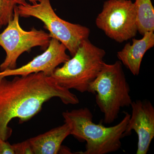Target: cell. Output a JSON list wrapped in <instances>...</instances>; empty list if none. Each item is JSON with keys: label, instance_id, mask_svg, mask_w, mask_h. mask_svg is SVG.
I'll list each match as a JSON object with an SVG mask.
<instances>
[{"label": "cell", "instance_id": "obj_16", "mask_svg": "<svg viewBox=\"0 0 154 154\" xmlns=\"http://www.w3.org/2000/svg\"><path fill=\"white\" fill-rule=\"evenodd\" d=\"M15 1L18 5H24L28 4L27 1H29L30 2L32 3V4H36L39 2V0H15Z\"/></svg>", "mask_w": 154, "mask_h": 154}, {"label": "cell", "instance_id": "obj_9", "mask_svg": "<svg viewBox=\"0 0 154 154\" xmlns=\"http://www.w3.org/2000/svg\"><path fill=\"white\" fill-rule=\"evenodd\" d=\"M131 115L124 137L129 135L131 131L138 137L137 154H146L154 137V107L149 100L132 101Z\"/></svg>", "mask_w": 154, "mask_h": 154}, {"label": "cell", "instance_id": "obj_3", "mask_svg": "<svg viewBox=\"0 0 154 154\" xmlns=\"http://www.w3.org/2000/svg\"><path fill=\"white\" fill-rule=\"evenodd\" d=\"M88 92L96 94V104L104 114L106 124L113 123L121 108L130 107L132 102L129 85L119 60L112 64L104 63Z\"/></svg>", "mask_w": 154, "mask_h": 154}, {"label": "cell", "instance_id": "obj_1", "mask_svg": "<svg viewBox=\"0 0 154 154\" xmlns=\"http://www.w3.org/2000/svg\"><path fill=\"white\" fill-rule=\"evenodd\" d=\"M53 98H59L65 105L79 102L70 90L43 72L15 76L12 80L0 78V138L7 141L11 136L12 129L8 125L13 119H19L21 123L28 121Z\"/></svg>", "mask_w": 154, "mask_h": 154}, {"label": "cell", "instance_id": "obj_17", "mask_svg": "<svg viewBox=\"0 0 154 154\" xmlns=\"http://www.w3.org/2000/svg\"><path fill=\"white\" fill-rule=\"evenodd\" d=\"M130 1H133V0H130Z\"/></svg>", "mask_w": 154, "mask_h": 154}, {"label": "cell", "instance_id": "obj_5", "mask_svg": "<svg viewBox=\"0 0 154 154\" xmlns=\"http://www.w3.org/2000/svg\"><path fill=\"white\" fill-rule=\"evenodd\" d=\"M17 8L20 17H34L43 22L51 38L62 43L72 57L90 36L91 30L88 27L70 23L59 17L53 9L50 0H39L32 5H19Z\"/></svg>", "mask_w": 154, "mask_h": 154}, {"label": "cell", "instance_id": "obj_14", "mask_svg": "<svg viewBox=\"0 0 154 154\" xmlns=\"http://www.w3.org/2000/svg\"><path fill=\"white\" fill-rule=\"evenodd\" d=\"M15 154H33L28 140L12 145Z\"/></svg>", "mask_w": 154, "mask_h": 154}, {"label": "cell", "instance_id": "obj_15", "mask_svg": "<svg viewBox=\"0 0 154 154\" xmlns=\"http://www.w3.org/2000/svg\"><path fill=\"white\" fill-rule=\"evenodd\" d=\"M0 154H15L13 146L0 138Z\"/></svg>", "mask_w": 154, "mask_h": 154}, {"label": "cell", "instance_id": "obj_4", "mask_svg": "<svg viewBox=\"0 0 154 154\" xmlns=\"http://www.w3.org/2000/svg\"><path fill=\"white\" fill-rule=\"evenodd\" d=\"M106 52L93 44L89 39L84 40L76 52L57 67L51 76L61 87L81 93L88 92L91 83L102 69Z\"/></svg>", "mask_w": 154, "mask_h": 154}, {"label": "cell", "instance_id": "obj_2", "mask_svg": "<svg viewBox=\"0 0 154 154\" xmlns=\"http://www.w3.org/2000/svg\"><path fill=\"white\" fill-rule=\"evenodd\" d=\"M123 119L113 126L96 124L88 107L63 112L65 122L71 128V135L80 140H85V150L82 154H106L117 151L121 148L131 115L124 112Z\"/></svg>", "mask_w": 154, "mask_h": 154}, {"label": "cell", "instance_id": "obj_12", "mask_svg": "<svg viewBox=\"0 0 154 154\" xmlns=\"http://www.w3.org/2000/svg\"><path fill=\"white\" fill-rule=\"evenodd\" d=\"M137 32L141 35L154 31V8L151 0H134Z\"/></svg>", "mask_w": 154, "mask_h": 154}, {"label": "cell", "instance_id": "obj_10", "mask_svg": "<svg viewBox=\"0 0 154 154\" xmlns=\"http://www.w3.org/2000/svg\"><path fill=\"white\" fill-rule=\"evenodd\" d=\"M154 46V32H147L143 35L141 39L133 38L132 44L126 43L123 48L117 52V57L122 64L134 75H138L144 55Z\"/></svg>", "mask_w": 154, "mask_h": 154}, {"label": "cell", "instance_id": "obj_7", "mask_svg": "<svg viewBox=\"0 0 154 154\" xmlns=\"http://www.w3.org/2000/svg\"><path fill=\"white\" fill-rule=\"evenodd\" d=\"M97 28L119 43L134 38L137 33L135 10L130 0H107L96 19Z\"/></svg>", "mask_w": 154, "mask_h": 154}, {"label": "cell", "instance_id": "obj_6", "mask_svg": "<svg viewBox=\"0 0 154 154\" xmlns=\"http://www.w3.org/2000/svg\"><path fill=\"white\" fill-rule=\"evenodd\" d=\"M17 6L13 19L0 33V46L6 54L5 60L0 65V71L17 68L19 57L24 53L29 52L33 48L40 47L42 50H45L51 38L49 33L43 30L34 28L29 31L23 30L19 24L20 16Z\"/></svg>", "mask_w": 154, "mask_h": 154}, {"label": "cell", "instance_id": "obj_8", "mask_svg": "<svg viewBox=\"0 0 154 154\" xmlns=\"http://www.w3.org/2000/svg\"><path fill=\"white\" fill-rule=\"evenodd\" d=\"M66 47L57 39L51 38L48 47L42 54L36 56L25 65L12 69L0 71V78L12 76H26L43 72L51 76L56 68L70 58Z\"/></svg>", "mask_w": 154, "mask_h": 154}, {"label": "cell", "instance_id": "obj_11", "mask_svg": "<svg viewBox=\"0 0 154 154\" xmlns=\"http://www.w3.org/2000/svg\"><path fill=\"white\" fill-rule=\"evenodd\" d=\"M71 135V128L66 122L47 132L28 139L33 154H56L64 140Z\"/></svg>", "mask_w": 154, "mask_h": 154}, {"label": "cell", "instance_id": "obj_13", "mask_svg": "<svg viewBox=\"0 0 154 154\" xmlns=\"http://www.w3.org/2000/svg\"><path fill=\"white\" fill-rule=\"evenodd\" d=\"M17 5L15 0H0V28L7 26L13 19Z\"/></svg>", "mask_w": 154, "mask_h": 154}]
</instances>
